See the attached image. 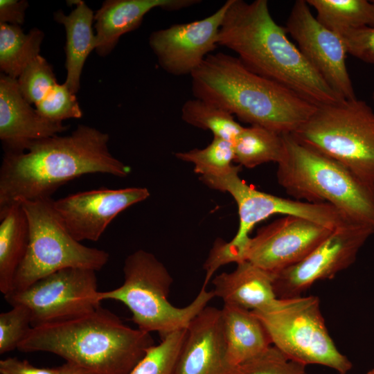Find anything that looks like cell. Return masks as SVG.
<instances>
[{"label": "cell", "mask_w": 374, "mask_h": 374, "mask_svg": "<svg viewBox=\"0 0 374 374\" xmlns=\"http://www.w3.org/2000/svg\"><path fill=\"white\" fill-rule=\"evenodd\" d=\"M109 136L78 125L66 136L32 142L21 152H5L0 168V211L22 200L51 198L66 183L88 174L125 177L131 172L109 150Z\"/></svg>", "instance_id": "obj_1"}, {"label": "cell", "mask_w": 374, "mask_h": 374, "mask_svg": "<svg viewBox=\"0 0 374 374\" xmlns=\"http://www.w3.org/2000/svg\"><path fill=\"white\" fill-rule=\"evenodd\" d=\"M217 44L231 50L250 71L319 107L341 98L272 18L267 0H228Z\"/></svg>", "instance_id": "obj_2"}, {"label": "cell", "mask_w": 374, "mask_h": 374, "mask_svg": "<svg viewBox=\"0 0 374 374\" xmlns=\"http://www.w3.org/2000/svg\"><path fill=\"white\" fill-rule=\"evenodd\" d=\"M196 98L210 102L242 122L292 134L317 106L290 89L247 69L237 57L211 53L192 74Z\"/></svg>", "instance_id": "obj_3"}, {"label": "cell", "mask_w": 374, "mask_h": 374, "mask_svg": "<svg viewBox=\"0 0 374 374\" xmlns=\"http://www.w3.org/2000/svg\"><path fill=\"white\" fill-rule=\"evenodd\" d=\"M153 345L150 332L125 325L100 305L71 319L32 328L17 349L53 353L92 374H129Z\"/></svg>", "instance_id": "obj_4"}, {"label": "cell", "mask_w": 374, "mask_h": 374, "mask_svg": "<svg viewBox=\"0 0 374 374\" xmlns=\"http://www.w3.org/2000/svg\"><path fill=\"white\" fill-rule=\"evenodd\" d=\"M283 135L285 151L276 177L286 193L297 200L330 204L350 220L374 227V185L292 134Z\"/></svg>", "instance_id": "obj_5"}, {"label": "cell", "mask_w": 374, "mask_h": 374, "mask_svg": "<svg viewBox=\"0 0 374 374\" xmlns=\"http://www.w3.org/2000/svg\"><path fill=\"white\" fill-rule=\"evenodd\" d=\"M124 280L118 287L98 292V298L123 303L131 312L132 321L147 332H156L161 339L178 330L187 329L192 320L215 297L213 290L202 286L188 305L177 308L168 299L172 278L154 254L139 249L130 254L123 265Z\"/></svg>", "instance_id": "obj_6"}, {"label": "cell", "mask_w": 374, "mask_h": 374, "mask_svg": "<svg viewBox=\"0 0 374 374\" xmlns=\"http://www.w3.org/2000/svg\"><path fill=\"white\" fill-rule=\"evenodd\" d=\"M374 185V111L357 98L319 106L292 134Z\"/></svg>", "instance_id": "obj_7"}, {"label": "cell", "mask_w": 374, "mask_h": 374, "mask_svg": "<svg viewBox=\"0 0 374 374\" xmlns=\"http://www.w3.org/2000/svg\"><path fill=\"white\" fill-rule=\"evenodd\" d=\"M53 201L51 197L18 202L27 217L29 240L10 292L24 290L63 269L79 267L96 271L109 261V253L87 247L70 234L57 213Z\"/></svg>", "instance_id": "obj_8"}, {"label": "cell", "mask_w": 374, "mask_h": 374, "mask_svg": "<svg viewBox=\"0 0 374 374\" xmlns=\"http://www.w3.org/2000/svg\"><path fill=\"white\" fill-rule=\"evenodd\" d=\"M274 346L288 359L328 366L346 374L353 365L336 347L327 330L317 296L277 299L269 307L252 310Z\"/></svg>", "instance_id": "obj_9"}, {"label": "cell", "mask_w": 374, "mask_h": 374, "mask_svg": "<svg viewBox=\"0 0 374 374\" xmlns=\"http://www.w3.org/2000/svg\"><path fill=\"white\" fill-rule=\"evenodd\" d=\"M241 166H234L228 172L215 176H200L207 186L229 193L238 206L239 227L230 245L242 255L251 237L249 233L258 222L276 214L303 217L330 229L355 222L330 204L310 203L273 195L256 190L239 176Z\"/></svg>", "instance_id": "obj_10"}, {"label": "cell", "mask_w": 374, "mask_h": 374, "mask_svg": "<svg viewBox=\"0 0 374 374\" xmlns=\"http://www.w3.org/2000/svg\"><path fill=\"white\" fill-rule=\"evenodd\" d=\"M96 271L71 267L47 275L24 290L4 295L11 306L30 311L32 328L71 319L100 305Z\"/></svg>", "instance_id": "obj_11"}, {"label": "cell", "mask_w": 374, "mask_h": 374, "mask_svg": "<svg viewBox=\"0 0 374 374\" xmlns=\"http://www.w3.org/2000/svg\"><path fill=\"white\" fill-rule=\"evenodd\" d=\"M373 234V226L357 222L337 227L303 260L273 274L276 297L299 296L317 280L331 278L348 268Z\"/></svg>", "instance_id": "obj_12"}, {"label": "cell", "mask_w": 374, "mask_h": 374, "mask_svg": "<svg viewBox=\"0 0 374 374\" xmlns=\"http://www.w3.org/2000/svg\"><path fill=\"white\" fill-rule=\"evenodd\" d=\"M285 28L305 59L341 98H357L346 64L347 51L341 36L318 21L306 1L294 3Z\"/></svg>", "instance_id": "obj_13"}, {"label": "cell", "mask_w": 374, "mask_h": 374, "mask_svg": "<svg viewBox=\"0 0 374 374\" xmlns=\"http://www.w3.org/2000/svg\"><path fill=\"white\" fill-rule=\"evenodd\" d=\"M334 229L303 217L285 215L262 226L250 238L245 260L276 274L303 260Z\"/></svg>", "instance_id": "obj_14"}, {"label": "cell", "mask_w": 374, "mask_h": 374, "mask_svg": "<svg viewBox=\"0 0 374 374\" xmlns=\"http://www.w3.org/2000/svg\"><path fill=\"white\" fill-rule=\"evenodd\" d=\"M227 6L226 1L204 19L152 32L149 44L160 66L172 75H191L218 45L219 30Z\"/></svg>", "instance_id": "obj_15"}, {"label": "cell", "mask_w": 374, "mask_h": 374, "mask_svg": "<svg viewBox=\"0 0 374 374\" xmlns=\"http://www.w3.org/2000/svg\"><path fill=\"white\" fill-rule=\"evenodd\" d=\"M150 195L145 187H100L54 200L53 205L66 229L76 240L96 242L120 213L145 200Z\"/></svg>", "instance_id": "obj_16"}, {"label": "cell", "mask_w": 374, "mask_h": 374, "mask_svg": "<svg viewBox=\"0 0 374 374\" xmlns=\"http://www.w3.org/2000/svg\"><path fill=\"white\" fill-rule=\"evenodd\" d=\"M173 374H236L227 358L221 309L206 306L192 320Z\"/></svg>", "instance_id": "obj_17"}, {"label": "cell", "mask_w": 374, "mask_h": 374, "mask_svg": "<svg viewBox=\"0 0 374 374\" xmlns=\"http://www.w3.org/2000/svg\"><path fill=\"white\" fill-rule=\"evenodd\" d=\"M62 122L42 116L21 96L17 80L0 75V139L5 152H21L33 141L66 130Z\"/></svg>", "instance_id": "obj_18"}, {"label": "cell", "mask_w": 374, "mask_h": 374, "mask_svg": "<svg viewBox=\"0 0 374 374\" xmlns=\"http://www.w3.org/2000/svg\"><path fill=\"white\" fill-rule=\"evenodd\" d=\"M197 0H107L94 15L97 46L100 56L109 54L120 37L136 29L145 15L155 8L176 10L196 4Z\"/></svg>", "instance_id": "obj_19"}, {"label": "cell", "mask_w": 374, "mask_h": 374, "mask_svg": "<svg viewBox=\"0 0 374 374\" xmlns=\"http://www.w3.org/2000/svg\"><path fill=\"white\" fill-rule=\"evenodd\" d=\"M273 280V274L245 260L238 263L233 271L216 276L212 281L213 292L224 304L260 310L269 307L278 299Z\"/></svg>", "instance_id": "obj_20"}, {"label": "cell", "mask_w": 374, "mask_h": 374, "mask_svg": "<svg viewBox=\"0 0 374 374\" xmlns=\"http://www.w3.org/2000/svg\"><path fill=\"white\" fill-rule=\"evenodd\" d=\"M221 314L227 358L233 366L237 367L271 346L265 328L251 310L224 304Z\"/></svg>", "instance_id": "obj_21"}, {"label": "cell", "mask_w": 374, "mask_h": 374, "mask_svg": "<svg viewBox=\"0 0 374 374\" xmlns=\"http://www.w3.org/2000/svg\"><path fill=\"white\" fill-rule=\"evenodd\" d=\"M71 2L75 8L69 15L59 10L53 17L65 28V67L67 73L64 83L75 94L80 87L84 62L90 53L96 48L97 40L92 29L94 15L91 9L82 1Z\"/></svg>", "instance_id": "obj_22"}, {"label": "cell", "mask_w": 374, "mask_h": 374, "mask_svg": "<svg viewBox=\"0 0 374 374\" xmlns=\"http://www.w3.org/2000/svg\"><path fill=\"white\" fill-rule=\"evenodd\" d=\"M29 226L20 202L0 211V291L8 294L27 251Z\"/></svg>", "instance_id": "obj_23"}, {"label": "cell", "mask_w": 374, "mask_h": 374, "mask_svg": "<svg viewBox=\"0 0 374 374\" xmlns=\"http://www.w3.org/2000/svg\"><path fill=\"white\" fill-rule=\"evenodd\" d=\"M44 33L33 28L24 33L20 26L0 24V69L17 79L25 67L39 55Z\"/></svg>", "instance_id": "obj_24"}, {"label": "cell", "mask_w": 374, "mask_h": 374, "mask_svg": "<svg viewBox=\"0 0 374 374\" xmlns=\"http://www.w3.org/2000/svg\"><path fill=\"white\" fill-rule=\"evenodd\" d=\"M235 161L252 168L268 162L278 163L283 156V135L265 127H244L233 142Z\"/></svg>", "instance_id": "obj_25"}, {"label": "cell", "mask_w": 374, "mask_h": 374, "mask_svg": "<svg viewBox=\"0 0 374 374\" xmlns=\"http://www.w3.org/2000/svg\"><path fill=\"white\" fill-rule=\"evenodd\" d=\"M317 11V20L329 30L343 33L362 27H374V1L307 0Z\"/></svg>", "instance_id": "obj_26"}, {"label": "cell", "mask_w": 374, "mask_h": 374, "mask_svg": "<svg viewBox=\"0 0 374 374\" xmlns=\"http://www.w3.org/2000/svg\"><path fill=\"white\" fill-rule=\"evenodd\" d=\"M181 119L186 123L211 131L218 137L233 143L244 127L224 109L206 100L193 98L182 105Z\"/></svg>", "instance_id": "obj_27"}, {"label": "cell", "mask_w": 374, "mask_h": 374, "mask_svg": "<svg viewBox=\"0 0 374 374\" xmlns=\"http://www.w3.org/2000/svg\"><path fill=\"white\" fill-rule=\"evenodd\" d=\"M175 156L179 160L193 163L195 172L200 176L220 175L234 167L233 143L218 137L213 136L212 141L203 149L179 152Z\"/></svg>", "instance_id": "obj_28"}, {"label": "cell", "mask_w": 374, "mask_h": 374, "mask_svg": "<svg viewBox=\"0 0 374 374\" xmlns=\"http://www.w3.org/2000/svg\"><path fill=\"white\" fill-rule=\"evenodd\" d=\"M186 329L171 333L153 345L129 374H173Z\"/></svg>", "instance_id": "obj_29"}, {"label": "cell", "mask_w": 374, "mask_h": 374, "mask_svg": "<svg viewBox=\"0 0 374 374\" xmlns=\"http://www.w3.org/2000/svg\"><path fill=\"white\" fill-rule=\"evenodd\" d=\"M17 80L23 98L29 104L35 105L57 83L52 66L40 55L25 67Z\"/></svg>", "instance_id": "obj_30"}, {"label": "cell", "mask_w": 374, "mask_h": 374, "mask_svg": "<svg viewBox=\"0 0 374 374\" xmlns=\"http://www.w3.org/2000/svg\"><path fill=\"white\" fill-rule=\"evenodd\" d=\"M306 365L288 359L275 346L236 367V374H308Z\"/></svg>", "instance_id": "obj_31"}, {"label": "cell", "mask_w": 374, "mask_h": 374, "mask_svg": "<svg viewBox=\"0 0 374 374\" xmlns=\"http://www.w3.org/2000/svg\"><path fill=\"white\" fill-rule=\"evenodd\" d=\"M35 107L42 116L55 122L80 118L83 114L75 94L69 90L65 83H57Z\"/></svg>", "instance_id": "obj_32"}, {"label": "cell", "mask_w": 374, "mask_h": 374, "mask_svg": "<svg viewBox=\"0 0 374 374\" xmlns=\"http://www.w3.org/2000/svg\"><path fill=\"white\" fill-rule=\"evenodd\" d=\"M0 314V354L18 348L32 328L30 310L25 305H16Z\"/></svg>", "instance_id": "obj_33"}, {"label": "cell", "mask_w": 374, "mask_h": 374, "mask_svg": "<svg viewBox=\"0 0 374 374\" xmlns=\"http://www.w3.org/2000/svg\"><path fill=\"white\" fill-rule=\"evenodd\" d=\"M340 35L347 53L364 62L374 64V27L351 29Z\"/></svg>", "instance_id": "obj_34"}, {"label": "cell", "mask_w": 374, "mask_h": 374, "mask_svg": "<svg viewBox=\"0 0 374 374\" xmlns=\"http://www.w3.org/2000/svg\"><path fill=\"white\" fill-rule=\"evenodd\" d=\"M0 374H57V368H40L28 361L8 357L0 361Z\"/></svg>", "instance_id": "obj_35"}, {"label": "cell", "mask_w": 374, "mask_h": 374, "mask_svg": "<svg viewBox=\"0 0 374 374\" xmlns=\"http://www.w3.org/2000/svg\"><path fill=\"white\" fill-rule=\"evenodd\" d=\"M28 3L25 0H1L0 24L20 26L25 19Z\"/></svg>", "instance_id": "obj_36"}, {"label": "cell", "mask_w": 374, "mask_h": 374, "mask_svg": "<svg viewBox=\"0 0 374 374\" xmlns=\"http://www.w3.org/2000/svg\"><path fill=\"white\" fill-rule=\"evenodd\" d=\"M57 368V374H92L87 369L71 362H66Z\"/></svg>", "instance_id": "obj_37"}, {"label": "cell", "mask_w": 374, "mask_h": 374, "mask_svg": "<svg viewBox=\"0 0 374 374\" xmlns=\"http://www.w3.org/2000/svg\"><path fill=\"white\" fill-rule=\"evenodd\" d=\"M367 374H374V369L370 371L369 372L367 373Z\"/></svg>", "instance_id": "obj_38"}, {"label": "cell", "mask_w": 374, "mask_h": 374, "mask_svg": "<svg viewBox=\"0 0 374 374\" xmlns=\"http://www.w3.org/2000/svg\"><path fill=\"white\" fill-rule=\"evenodd\" d=\"M373 100H374V91H373Z\"/></svg>", "instance_id": "obj_39"}]
</instances>
